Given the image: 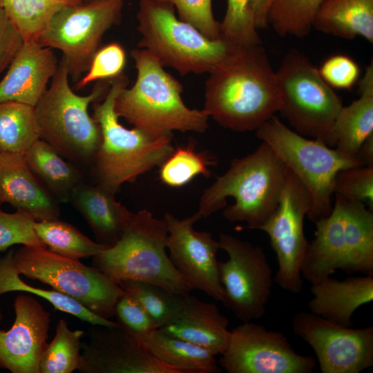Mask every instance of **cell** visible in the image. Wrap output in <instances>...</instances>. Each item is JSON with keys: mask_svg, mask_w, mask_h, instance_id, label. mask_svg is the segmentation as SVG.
<instances>
[{"mask_svg": "<svg viewBox=\"0 0 373 373\" xmlns=\"http://www.w3.org/2000/svg\"><path fill=\"white\" fill-rule=\"evenodd\" d=\"M310 208L307 189L287 169L278 206L259 228L268 236L276 256L274 281L291 294H299L303 287L302 267L309 243L305 236L304 220Z\"/></svg>", "mask_w": 373, "mask_h": 373, "instance_id": "cell-14", "label": "cell"}, {"mask_svg": "<svg viewBox=\"0 0 373 373\" xmlns=\"http://www.w3.org/2000/svg\"><path fill=\"white\" fill-rule=\"evenodd\" d=\"M163 218L168 232L166 248L174 267L193 289L222 302L224 291L216 256L220 244L210 232L195 229L201 215L197 211L180 219L166 213Z\"/></svg>", "mask_w": 373, "mask_h": 373, "instance_id": "cell-17", "label": "cell"}, {"mask_svg": "<svg viewBox=\"0 0 373 373\" xmlns=\"http://www.w3.org/2000/svg\"><path fill=\"white\" fill-rule=\"evenodd\" d=\"M128 77L121 74L111 80L105 97L92 104L93 117L99 124L102 140L90 166L96 184L117 193L122 184L135 182L140 175L160 166L174 148L173 133L155 135L119 122L115 99L127 86Z\"/></svg>", "mask_w": 373, "mask_h": 373, "instance_id": "cell-3", "label": "cell"}, {"mask_svg": "<svg viewBox=\"0 0 373 373\" xmlns=\"http://www.w3.org/2000/svg\"><path fill=\"white\" fill-rule=\"evenodd\" d=\"M358 86L359 98L347 106H343L332 132L334 147L350 156H356L363 142L373 134L372 61Z\"/></svg>", "mask_w": 373, "mask_h": 373, "instance_id": "cell-25", "label": "cell"}, {"mask_svg": "<svg viewBox=\"0 0 373 373\" xmlns=\"http://www.w3.org/2000/svg\"><path fill=\"white\" fill-rule=\"evenodd\" d=\"M310 291L309 312L341 325L352 327L354 312L373 300V277L363 275L340 280L329 276L312 284Z\"/></svg>", "mask_w": 373, "mask_h": 373, "instance_id": "cell-24", "label": "cell"}, {"mask_svg": "<svg viewBox=\"0 0 373 373\" xmlns=\"http://www.w3.org/2000/svg\"><path fill=\"white\" fill-rule=\"evenodd\" d=\"M115 317L119 327L138 340L157 329L142 306L126 291L116 304Z\"/></svg>", "mask_w": 373, "mask_h": 373, "instance_id": "cell-42", "label": "cell"}, {"mask_svg": "<svg viewBox=\"0 0 373 373\" xmlns=\"http://www.w3.org/2000/svg\"><path fill=\"white\" fill-rule=\"evenodd\" d=\"M334 194L361 202L373 209V166H361L339 171L334 178Z\"/></svg>", "mask_w": 373, "mask_h": 373, "instance_id": "cell-39", "label": "cell"}, {"mask_svg": "<svg viewBox=\"0 0 373 373\" xmlns=\"http://www.w3.org/2000/svg\"><path fill=\"white\" fill-rule=\"evenodd\" d=\"M296 336L313 350L322 373H359L373 365V326L352 328L311 312L291 321Z\"/></svg>", "mask_w": 373, "mask_h": 373, "instance_id": "cell-16", "label": "cell"}, {"mask_svg": "<svg viewBox=\"0 0 373 373\" xmlns=\"http://www.w3.org/2000/svg\"><path fill=\"white\" fill-rule=\"evenodd\" d=\"M356 156L365 166H373V134L363 142Z\"/></svg>", "mask_w": 373, "mask_h": 373, "instance_id": "cell-46", "label": "cell"}, {"mask_svg": "<svg viewBox=\"0 0 373 373\" xmlns=\"http://www.w3.org/2000/svg\"><path fill=\"white\" fill-rule=\"evenodd\" d=\"M39 139L34 106L0 103V153H23Z\"/></svg>", "mask_w": 373, "mask_h": 373, "instance_id": "cell-31", "label": "cell"}, {"mask_svg": "<svg viewBox=\"0 0 373 373\" xmlns=\"http://www.w3.org/2000/svg\"><path fill=\"white\" fill-rule=\"evenodd\" d=\"M220 355L218 364L227 373H312L316 364L314 356L296 352L282 332L252 321L230 331Z\"/></svg>", "mask_w": 373, "mask_h": 373, "instance_id": "cell-15", "label": "cell"}, {"mask_svg": "<svg viewBox=\"0 0 373 373\" xmlns=\"http://www.w3.org/2000/svg\"><path fill=\"white\" fill-rule=\"evenodd\" d=\"M13 307V325L7 331L0 329V367L12 373H40L50 314L37 299L23 294L15 298Z\"/></svg>", "mask_w": 373, "mask_h": 373, "instance_id": "cell-19", "label": "cell"}, {"mask_svg": "<svg viewBox=\"0 0 373 373\" xmlns=\"http://www.w3.org/2000/svg\"><path fill=\"white\" fill-rule=\"evenodd\" d=\"M228 325L227 318L214 303L201 300L189 294L184 296L179 312L158 329L216 356L221 354L228 345Z\"/></svg>", "mask_w": 373, "mask_h": 373, "instance_id": "cell-22", "label": "cell"}, {"mask_svg": "<svg viewBox=\"0 0 373 373\" xmlns=\"http://www.w3.org/2000/svg\"><path fill=\"white\" fill-rule=\"evenodd\" d=\"M313 28L335 37L373 43V0H323Z\"/></svg>", "mask_w": 373, "mask_h": 373, "instance_id": "cell-27", "label": "cell"}, {"mask_svg": "<svg viewBox=\"0 0 373 373\" xmlns=\"http://www.w3.org/2000/svg\"><path fill=\"white\" fill-rule=\"evenodd\" d=\"M215 159L208 152H195L193 142L174 149L160 166V180L170 187H182L199 175H211Z\"/></svg>", "mask_w": 373, "mask_h": 373, "instance_id": "cell-34", "label": "cell"}, {"mask_svg": "<svg viewBox=\"0 0 373 373\" xmlns=\"http://www.w3.org/2000/svg\"><path fill=\"white\" fill-rule=\"evenodd\" d=\"M115 196L104 186L84 181L74 190L70 200L87 222L96 242L108 247L121 238L133 214Z\"/></svg>", "mask_w": 373, "mask_h": 373, "instance_id": "cell-23", "label": "cell"}, {"mask_svg": "<svg viewBox=\"0 0 373 373\" xmlns=\"http://www.w3.org/2000/svg\"><path fill=\"white\" fill-rule=\"evenodd\" d=\"M82 373H182L153 356L121 327L93 325L82 343Z\"/></svg>", "mask_w": 373, "mask_h": 373, "instance_id": "cell-18", "label": "cell"}, {"mask_svg": "<svg viewBox=\"0 0 373 373\" xmlns=\"http://www.w3.org/2000/svg\"><path fill=\"white\" fill-rule=\"evenodd\" d=\"M218 242L228 255L227 261L218 264L222 303L242 322L262 317L274 281L265 253L260 247L224 232L220 233Z\"/></svg>", "mask_w": 373, "mask_h": 373, "instance_id": "cell-13", "label": "cell"}, {"mask_svg": "<svg viewBox=\"0 0 373 373\" xmlns=\"http://www.w3.org/2000/svg\"><path fill=\"white\" fill-rule=\"evenodd\" d=\"M34 229L46 248L72 259L93 257L108 247L93 241L73 225L59 219L35 221Z\"/></svg>", "mask_w": 373, "mask_h": 373, "instance_id": "cell-30", "label": "cell"}, {"mask_svg": "<svg viewBox=\"0 0 373 373\" xmlns=\"http://www.w3.org/2000/svg\"><path fill=\"white\" fill-rule=\"evenodd\" d=\"M131 55L137 77L134 84L122 88L115 99V111L118 117L135 128L155 135L173 131H206L209 117L203 110L185 105L180 82L147 50L137 48Z\"/></svg>", "mask_w": 373, "mask_h": 373, "instance_id": "cell-4", "label": "cell"}, {"mask_svg": "<svg viewBox=\"0 0 373 373\" xmlns=\"http://www.w3.org/2000/svg\"><path fill=\"white\" fill-rule=\"evenodd\" d=\"M171 4L178 17L193 26L207 38L220 39V23L214 17L212 0H160Z\"/></svg>", "mask_w": 373, "mask_h": 373, "instance_id": "cell-41", "label": "cell"}, {"mask_svg": "<svg viewBox=\"0 0 373 373\" xmlns=\"http://www.w3.org/2000/svg\"><path fill=\"white\" fill-rule=\"evenodd\" d=\"M323 80L332 88L351 89L358 81L360 68L350 57L335 55L328 57L318 69Z\"/></svg>", "mask_w": 373, "mask_h": 373, "instance_id": "cell-43", "label": "cell"}, {"mask_svg": "<svg viewBox=\"0 0 373 373\" xmlns=\"http://www.w3.org/2000/svg\"><path fill=\"white\" fill-rule=\"evenodd\" d=\"M136 18L141 35L137 48L182 75L209 73L231 46L222 39L207 38L180 20L171 4L160 0H139Z\"/></svg>", "mask_w": 373, "mask_h": 373, "instance_id": "cell-9", "label": "cell"}, {"mask_svg": "<svg viewBox=\"0 0 373 373\" xmlns=\"http://www.w3.org/2000/svg\"><path fill=\"white\" fill-rule=\"evenodd\" d=\"M58 64L52 48L37 41H24L0 81V103L15 102L35 106Z\"/></svg>", "mask_w": 373, "mask_h": 373, "instance_id": "cell-20", "label": "cell"}, {"mask_svg": "<svg viewBox=\"0 0 373 373\" xmlns=\"http://www.w3.org/2000/svg\"><path fill=\"white\" fill-rule=\"evenodd\" d=\"M126 54L118 42L101 46L95 53L88 69L74 84V89L81 90L93 82L111 80L123 73Z\"/></svg>", "mask_w": 373, "mask_h": 373, "instance_id": "cell-38", "label": "cell"}, {"mask_svg": "<svg viewBox=\"0 0 373 373\" xmlns=\"http://www.w3.org/2000/svg\"><path fill=\"white\" fill-rule=\"evenodd\" d=\"M2 320H3V314L0 310V322L2 321Z\"/></svg>", "mask_w": 373, "mask_h": 373, "instance_id": "cell-47", "label": "cell"}, {"mask_svg": "<svg viewBox=\"0 0 373 373\" xmlns=\"http://www.w3.org/2000/svg\"><path fill=\"white\" fill-rule=\"evenodd\" d=\"M330 213L314 223L302 276L311 284L336 269L373 276V213L361 202L334 194Z\"/></svg>", "mask_w": 373, "mask_h": 373, "instance_id": "cell-6", "label": "cell"}, {"mask_svg": "<svg viewBox=\"0 0 373 373\" xmlns=\"http://www.w3.org/2000/svg\"><path fill=\"white\" fill-rule=\"evenodd\" d=\"M80 0H0V8L24 41H37L52 17L62 7Z\"/></svg>", "mask_w": 373, "mask_h": 373, "instance_id": "cell-32", "label": "cell"}, {"mask_svg": "<svg viewBox=\"0 0 373 373\" xmlns=\"http://www.w3.org/2000/svg\"><path fill=\"white\" fill-rule=\"evenodd\" d=\"M23 155L30 169L57 201L70 202L74 190L84 182L78 166L41 139L23 152Z\"/></svg>", "mask_w": 373, "mask_h": 373, "instance_id": "cell-26", "label": "cell"}, {"mask_svg": "<svg viewBox=\"0 0 373 373\" xmlns=\"http://www.w3.org/2000/svg\"><path fill=\"white\" fill-rule=\"evenodd\" d=\"M165 220L142 209L132 214L119 241L93 257L92 266L117 283L137 280L187 295L193 289L167 254Z\"/></svg>", "mask_w": 373, "mask_h": 373, "instance_id": "cell-7", "label": "cell"}, {"mask_svg": "<svg viewBox=\"0 0 373 373\" xmlns=\"http://www.w3.org/2000/svg\"><path fill=\"white\" fill-rule=\"evenodd\" d=\"M69 78L61 57L50 86L34 106L39 139L74 164L90 165L102 135L88 107L105 97L111 79L97 82L91 92L82 96L70 87Z\"/></svg>", "mask_w": 373, "mask_h": 373, "instance_id": "cell-5", "label": "cell"}, {"mask_svg": "<svg viewBox=\"0 0 373 373\" xmlns=\"http://www.w3.org/2000/svg\"><path fill=\"white\" fill-rule=\"evenodd\" d=\"M24 39L0 8V73L8 68Z\"/></svg>", "mask_w": 373, "mask_h": 373, "instance_id": "cell-44", "label": "cell"}, {"mask_svg": "<svg viewBox=\"0 0 373 373\" xmlns=\"http://www.w3.org/2000/svg\"><path fill=\"white\" fill-rule=\"evenodd\" d=\"M209 74L202 110L221 126L251 131L279 112L276 72L261 44L231 45Z\"/></svg>", "mask_w": 373, "mask_h": 373, "instance_id": "cell-1", "label": "cell"}, {"mask_svg": "<svg viewBox=\"0 0 373 373\" xmlns=\"http://www.w3.org/2000/svg\"><path fill=\"white\" fill-rule=\"evenodd\" d=\"M274 0H250L254 21L257 30L267 28L268 14Z\"/></svg>", "mask_w": 373, "mask_h": 373, "instance_id": "cell-45", "label": "cell"}, {"mask_svg": "<svg viewBox=\"0 0 373 373\" xmlns=\"http://www.w3.org/2000/svg\"><path fill=\"white\" fill-rule=\"evenodd\" d=\"M118 284L139 302L157 329L164 325L179 312L186 296L146 282L125 280Z\"/></svg>", "mask_w": 373, "mask_h": 373, "instance_id": "cell-36", "label": "cell"}, {"mask_svg": "<svg viewBox=\"0 0 373 373\" xmlns=\"http://www.w3.org/2000/svg\"><path fill=\"white\" fill-rule=\"evenodd\" d=\"M84 332L70 329L64 319L57 325L55 335L47 343L39 364L40 373H71L78 370L81 361V339Z\"/></svg>", "mask_w": 373, "mask_h": 373, "instance_id": "cell-33", "label": "cell"}, {"mask_svg": "<svg viewBox=\"0 0 373 373\" xmlns=\"http://www.w3.org/2000/svg\"><path fill=\"white\" fill-rule=\"evenodd\" d=\"M287 169L272 149L261 142L253 152L231 160L224 173L204 189L198 212L207 218L224 209L231 222L259 229L276 210Z\"/></svg>", "mask_w": 373, "mask_h": 373, "instance_id": "cell-2", "label": "cell"}, {"mask_svg": "<svg viewBox=\"0 0 373 373\" xmlns=\"http://www.w3.org/2000/svg\"><path fill=\"white\" fill-rule=\"evenodd\" d=\"M125 0H89L62 7L37 42L62 52L69 76L77 82L88 69L104 35L119 23Z\"/></svg>", "mask_w": 373, "mask_h": 373, "instance_id": "cell-12", "label": "cell"}, {"mask_svg": "<svg viewBox=\"0 0 373 373\" xmlns=\"http://www.w3.org/2000/svg\"><path fill=\"white\" fill-rule=\"evenodd\" d=\"M35 221L31 215L21 209L14 213L3 211L0 203V251L14 245L46 247L35 233Z\"/></svg>", "mask_w": 373, "mask_h": 373, "instance_id": "cell-40", "label": "cell"}, {"mask_svg": "<svg viewBox=\"0 0 373 373\" xmlns=\"http://www.w3.org/2000/svg\"><path fill=\"white\" fill-rule=\"evenodd\" d=\"M256 131L257 137L272 149L307 189L311 198L307 216L313 222L328 216L332 209L336 173L343 169L365 165L356 156L345 155L323 142L298 133L276 115Z\"/></svg>", "mask_w": 373, "mask_h": 373, "instance_id": "cell-8", "label": "cell"}, {"mask_svg": "<svg viewBox=\"0 0 373 373\" xmlns=\"http://www.w3.org/2000/svg\"><path fill=\"white\" fill-rule=\"evenodd\" d=\"M250 0H227L224 17L220 23V39L233 46L260 44Z\"/></svg>", "mask_w": 373, "mask_h": 373, "instance_id": "cell-37", "label": "cell"}, {"mask_svg": "<svg viewBox=\"0 0 373 373\" xmlns=\"http://www.w3.org/2000/svg\"><path fill=\"white\" fill-rule=\"evenodd\" d=\"M13 249L0 257V295L11 291H24L48 300L56 309L71 314L92 325L115 327L116 321L102 318L72 298L55 289L47 290L32 287L21 280L13 261Z\"/></svg>", "mask_w": 373, "mask_h": 373, "instance_id": "cell-29", "label": "cell"}, {"mask_svg": "<svg viewBox=\"0 0 373 373\" xmlns=\"http://www.w3.org/2000/svg\"><path fill=\"white\" fill-rule=\"evenodd\" d=\"M323 0H274L268 14V25L281 37L298 38L308 35L316 13Z\"/></svg>", "mask_w": 373, "mask_h": 373, "instance_id": "cell-35", "label": "cell"}, {"mask_svg": "<svg viewBox=\"0 0 373 373\" xmlns=\"http://www.w3.org/2000/svg\"><path fill=\"white\" fill-rule=\"evenodd\" d=\"M7 202L36 221L59 219L57 200L28 166L23 153H0V203Z\"/></svg>", "mask_w": 373, "mask_h": 373, "instance_id": "cell-21", "label": "cell"}, {"mask_svg": "<svg viewBox=\"0 0 373 373\" xmlns=\"http://www.w3.org/2000/svg\"><path fill=\"white\" fill-rule=\"evenodd\" d=\"M276 72L281 116L298 133L334 147L332 128L343 107L339 96L303 52L291 49Z\"/></svg>", "mask_w": 373, "mask_h": 373, "instance_id": "cell-10", "label": "cell"}, {"mask_svg": "<svg viewBox=\"0 0 373 373\" xmlns=\"http://www.w3.org/2000/svg\"><path fill=\"white\" fill-rule=\"evenodd\" d=\"M13 261L20 275L51 286L106 319L115 317L116 304L125 294L116 281L94 267L44 247L23 245L14 251Z\"/></svg>", "mask_w": 373, "mask_h": 373, "instance_id": "cell-11", "label": "cell"}, {"mask_svg": "<svg viewBox=\"0 0 373 373\" xmlns=\"http://www.w3.org/2000/svg\"><path fill=\"white\" fill-rule=\"evenodd\" d=\"M81 1H89V0H80Z\"/></svg>", "mask_w": 373, "mask_h": 373, "instance_id": "cell-48", "label": "cell"}, {"mask_svg": "<svg viewBox=\"0 0 373 373\" xmlns=\"http://www.w3.org/2000/svg\"><path fill=\"white\" fill-rule=\"evenodd\" d=\"M156 359L182 373H218L222 368L216 356L189 342L173 337L156 329L139 339Z\"/></svg>", "mask_w": 373, "mask_h": 373, "instance_id": "cell-28", "label": "cell"}]
</instances>
